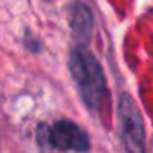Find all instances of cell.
I'll return each mask as SVG.
<instances>
[{
  "label": "cell",
  "mask_w": 153,
  "mask_h": 153,
  "mask_svg": "<svg viewBox=\"0 0 153 153\" xmlns=\"http://www.w3.org/2000/svg\"><path fill=\"white\" fill-rule=\"evenodd\" d=\"M69 69L84 104L89 108H99L107 93V80L96 57L84 47H78L69 56Z\"/></svg>",
  "instance_id": "obj_1"
},
{
  "label": "cell",
  "mask_w": 153,
  "mask_h": 153,
  "mask_svg": "<svg viewBox=\"0 0 153 153\" xmlns=\"http://www.w3.org/2000/svg\"><path fill=\"white\" fill-rule=\"evenodd\" d=\"M119 132L128 153H146V132L141 111L128 93L120 95L117 104Z\"/></svg>",
  "instance_id": "obj_2"
},
{
  "label": "cell",
  "mask_w": 153,
  "mask_h": 153,
  "mask_svg": "<svg viewBox=\"0 0 153 153\" xmlns=\"http://www.w3.org/2000/svg\"><path fill=\"white\" fill-rule=\"evenodd\" d=\"M39 143L47 144L59 150H74V152H86L90 147L87 134L74 122L59 120L53 126H41Z\"/></svg>",
  "instance_id": "obj_3"
},
{
  "label": "cell",
  "mask_w": 153,
  "mask_h": 153,
  "mask_svg": "<svg viewBox=\"0 0 153 153\" xmlns=\"http://www.w3.org/2000/svg\"><path fill=\"white\" fill-rule=\"evenodd\" d=\"M69 27L76 41L84 42L93 32V14L83 2H74L69 5Z\"/></svg>",
  "instance_id": "obj_4"
}]
</instances>
